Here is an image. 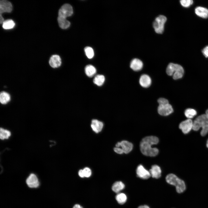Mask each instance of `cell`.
Returning <instances> with one entry per match:
<instances>
[{
  "label": "cell",
  "instance_id": "13",
  "mask_svg": "<svg viewBox=\"0 0 208 208\" xmlns=\"http://www.w3.org/2000/svg\"><path fill=\"white\" fill-rule=\"evenodd\" d=\"M49 63L50 66L53 68H56L59 67L62 63L61 59L58 55H52L50 58Z\"/></svg>",
  "mask_w": 208,
  "mask_h": 208
},
{
  "label": "cell",
  "instance_id": "11",
  "mask_svg": "<svg viewBox=\"0 0 208 208\" xmlns=\"http://www.w3.org/2000/svg\"><path fill=\"white\" fill-rule=\"evenodd\" d=\"M12 9L11 3L6 0H1L0 1V15L5 12H11Z\"/></svg>",
  "mask_w": 208,
  "mask_h": 208
},
{
  "label": "cell",
  "instance_id": "7",
  "mask_svg": "<svg viewBox=\"0 0 208 208\" xmlns=\"http://www.w3.org/2000/svg\"><path fill=\"white\" fill-rule=\"evenodd\" d=\"M116 147L120 148L123 153L128 154L132 150L133 145L132 144L127 140H123L118 142L116 145Z\"/></svg>",
  "mask_w": 208,
  "mask_h": 208
},
{
  "label": "cell",
  "instance_id": "17",
  "mask_svg": "<svg viewBox=\"0 0 208 208\" xmlns=\"http://www.w3.org/2000/svg\"><path fill=\"white\" fill-rule=\"evenodd\" d=\"M151 82V78L148 75H143L140 78V84L143 87L147 88L148 87L150 86Z\"/></svg>",
  "mask_w": 208,
  "mask_h": 208
},
{
  "label": "cell",
  "instance_id": "18",
  "mask_svg": "<svg viewBox=\"0 0 208 208\" xmlns=\"http://www.w3.org/2000/svg\"><path fill=\"white\" fill-rule=\"evenodd\" d=\"M196 14L198 16L203 18L208 17V9L205 7L198 6L195 10Z\"/></svg>",
  "mask_w": 208,
  "mask_h": 208
},
{
  "label": "cell",
  "instance_id": "21",
  "mask_svg": "<svg viewBox=\"0 0 208 208\" xmlns=\"http://www.w3.org/2000/svg\"><path fill=\"white\" fill-rule=\"evenodd\" d=\"M11 97L10 94L5 91H2L0 93V101L2 104H5L10 101Z\"/></svg>",
  "mask_w": 208,
  "mask_h": 208
},
{
  "label": "cell",
  "instance_id": "38",
  "mask_svg": "<svg viewBox=\"0 0 208 208\" xmlns=\"http://www.w3.org/2000/svg\"><path fill=\"white\" fill-rule=\"evenodd\" d=\"M206 146L208 148V139L207 140Z\"/></svg>",
  "mask_w": 208,
  "mask_h": 208
},
{
  "label": "cell",
  "instance_id": "30",
  "mask_svg": "<svg viewBox=\"0 0 208 208\" xmlns=\"http://www.w3.org/2000/svg\"><path fill=\"white\" fill-rule=\"evenodd\" d=\"M84 177L86 178L90 177L92 174L91 171L90 169L88 167L85 168L83 169Z\"/></svg>",
  "mask_w": 208,
  "mask_h": 208
},
{
  "label": "cell",
  "instance_id": "12",
  "mask_svg": "<svg viewBox=\"0 0 208 208\" xmlns=\"http://www.w3.org/2000/svg\"><path fill=\"white\" fill-rule=\"evenodd\" d=\"M26 182L30 188H37L39 185V182L36 176L34 174H31L27 178Z\"/></svg>",
  "mask_w": 208,
  "mask_h": 208
},
{
  "label": "cell",
  "instance_id": "4",
  "mask_svg": "<svg viewBox=\"0 0 208 208\" xmlns=\"http://www.w3.org/2000/svg\"><path fill=\"white\" fill-rule=\"evenodd\" d=\"M168 75L173 76L174 80L181 78L183 76L184 70L183 67L178 64L172 63H169L166 69Z\"/></svg>",
  "mask_w": 208,
  "mask_h": 208
},
{
  "label": "cell",
  "instance_id": "22",
  "mask_svg": "<svg viewBox=\"0 0 208 208\" xmlns=\"http://www.w3.org/2000/svg\"><path fill=\"white\" fill-rule=\"evenodd\" d=\"M85 71L86 75L90 77L93 76L96 71L95 67L91 65H87L85 68Z\"/></svg>",
  "mask_w": 208,
  "mask_h": 208
},
{
  "label": "cell",
  "instance_id": "24",
  "mask_svg": "<svg viewBox=\"0 0 208 208\" xmlns=\"http://www.w3.org/2000/svg\"><path fill=\"white\" fill-rule=\"evenodd\" d=\"M105 79V77L104 75H98L94 78L93 82L96 85L101 86L104 83Z\"/></svg>",
  "mask_w": 208,
  "mask_h": 208
},
{
  "label": "cell",
  "instance_id": "28",
  "mask_svg": "<svg viewBox=\"0 0 208 208\" xmlns=\"http://www.w3.org/2000/svg\"><path fill=\"white\" fill-rule=\"evenodd\" d=\"M84 51L86 56L89 59L92 58L94 56V52L93 49L89 47H86Z\"/></svg>",
  "mask_w": 208,
  "mask_h": 208
},
{
  "label": "cell",
  "instance_id": "29",
  "mask_svg": "<svg viewBox=\"0 0 208 208\" xmlns=\"http://www.w3.org/2000/svg\"><path fill=\"white\" fill-rule=\"evenodd\" d=\"M181 5L185 7H188L192 5L193 3L192 0H181L180 1Z\"/></svg>",
  "mask_w": 208,
  "mask_h": 208
},
{
  "label": "cell",
  "instance_id": "31",
  "mask_svg": "<svg viewBox=\"0 0 208 208\" xmlns=\"http://www.w3.org/2000/svg\"><path fill=\"white\" fill-rule=\"evenodd\" d=\"M159 105H163L169 103L168 100L165 98H160L157 100Z\"/></svg>",
  "mask_w": 208,
  "mask_h": 208
},
{
  "label": "cell",
  "instance_id": "10",
  "mask_svg": "<svg viewBox=\"0 0 208 208\" xmlns=\"http://www.w3.org/2000/svg\"><path fill=\"white\" fill-rule=\"evenodd\" d=\"M136 172L137 176L142 179H148L151 176L149 171L147 170L141 164L139 165L137 167Z\"/></svg>",
  "mask_w": 208,
  "mask_h": 208
},
{
  "label": "cell",
  "instance_id": "34",
  "mask_svg": "<svg viewBox=\"0 0 208 208\" xmlns=\"http://www.w3.org/2000/svg\"><path fill=\"white\" fill-rule=\"evenodd\" d=\"M78 174L79 176L81 178L85 177L83 170L81 169L79 170Z\"/></svg>",
  "mask_w": 208,
  "mask_h": 208
},
{
  "label": "cell",
  "instance_id": "35",
  "mask_svg": "<svg viewBox=\"0 0 208 208\" xmlns=\"http://www.w3.org/2000/svg\"><path fill=\"white\" fill-rule=\"evenodd\" d=\"M73 208H83V207L80 205L76 204L73 206Z\"/></svg>",
  "mask_w": 208,
  "mask_h": 208
},
{
  "label": "cell",
  "instance_id": "19",
  "mask_svg": "<svg viewBox=\"0 0 208 208\" xmlns=\"http://www.w3.org/2000/svg\"><path fill=\"white\" fill-rule=\"evenodd\" d=\"M124 184L121 181H117L114 183L112 186V190L114 192L118 193L125 187Z\"/></svg>",
  "mask_w": 208,
  "mask_h": 208
},
{
  "label": "cell",
  "instance_id": "20",
  "mask_svg": "<svg viewBox=\"0 0 208 208\" xmlns=\"http://www.w3.org/2000/svg\"><path fill=\"white\" fill-rule=\"evenodd\" d=\"M57 21L60 27L63 29L68 28L70 26V22L66 18L58 17Z\"/></svg>",
  "mask_w": 208,
  "mask_h": 208
},
{
  "label": "cell",
  "instance_id": "2",
  "mask_svg": "<svg viewBox=\"0 0 208 208\" xmlns=\"http://www.w3.org/2000/svg\"><path fill=\"white\" fill-rule=\"evenodd\" d=\"M201 128L200 134L205 136L208 133V118L205 114L198 116L193 122V130L197 131Z\"/></svg>",
  "mask_w": 208,
  "mask_h": 208
},
{
  "label": "cell",
  "instance_id": "9",
  "mask_svg": "<svg viewBox=\"0 0 208 208\" xmlns=\"http://www.w3.org/2000/svg\"><path fill=\"white\" fill-rule=\"evenodd\" d=\"M173 111V108L170 104L163 105H159L158 107V112L160 115L163 116H168Z\"/></svg>",
  "mask_w": 208,
  "mask_h": 208
},
{
  "label": "cell",
  "instance_id": "36",
  "mask_svg": "<svg viewBox=\"0 0 208 208\" xmlns=\"http://www.w3.org/2000/svg\"><path fill=\"white\" fill-rule=\"evenodd\" d=\"M138 208H150L149 207L146 205H142L139 206Z\"/></svg>",
  "mask_w": 208,
  "mask_h": 208
},
{
  "label": "cell",
  "instance_id": "6",
  "mask_svg": "<svg viewBox=\"0 0 208 208\" xmlns=\"http://www.w3.org/2000/svg\"><path fill=\"white\" fill-rule=\"evenodd\" d=\"M73 13L72 6L69 4L66 3L63 5L60 8L58 12V16L66 18L72 15Z\"/></svg>",
  "mask_w": 208,
  "mask_h": 208
},
{
  "label": "cell",
  "instance_id": "23",
  "mask_svg": "<svg viewBox=\"0 0 208 208\" xmlns=\"http://www.w3.org/2000/svg\"><path fill=\"white\" fill-rule=\"evenodd\" d=\"M116 199L119 204L123 205L126 202L127 197L125 194L119 193L116 195Z\"/></svg>",
  "mask_w": 208,
  "mask_h": 208
},
{
  "label": "cell",
  "instance_id": "14",
  "mask_svg": "<svg viewBox=\"0 0 208 208\" xmlns=\"http://www.w3.org/2000/svg\"><path fill=\"white\" fill-rule=\"evenodd\" d=\"M149 171L151 176L153 178L157 179L161 176V169L159 166L157 165H153Z\"/></svg>",
  "mask_w": 208,
  "mask_h": 208
},
{
  "label": "cell",
  "instance_id": "25",
  "mask_svg": "<svg viewBox=\"0 0 208 208\" xmlns=\"http://www.w3.org/2000/svg\"><path fill=\"white\" fill-rule=\"evenodd\" d=\"M2 24L3 28L5 29H12L15 25L14 22L11 19L5 20Z\"/></svg>",
  "mask_w": 208,
  "mask_h": 208
},
{
  "label": "cell",
  "instance_id": "32",
  "mask_svg": "<svg viewBox=\"0 0 208 208\" xmlns=\"http://www.w3.org/2000/svg\"><path fill=\"white\" fill-rule=\"evenodd\" d=\"M202 52L205 57H208V46H206L203 49Z\"/></svg>",
  "mask_w": 208,
  "mask_h": 208
},
{
  "label": "cell",
  "instance_id": "16",
  "mask_svg": "<svg viewBox=\"0 0 208 208\" xmlns=\"http://www.w3.org/2000/svg\"><path fill=\"white\" fill-rule=\"evenodd\" d=\"M143 66V63L142 62L137 58L133 59L130 63V68L135 71H138L141 70Z\"/></svg>",
  "mask_w": 208,
  "mask_h": 208
},
{
  "label": "cell",
  "instance_id": "26",
  "mask_svg": "<svg viewBox=\"0 0 208 208\" xmlns=\"http://www.w3.org/2000/svg\"><path fill=\"white\" fill-rule=\"evenodd\" d=\"M11 133L9 131L1 128L0 129V138L1 140L7 139L11 135Z\"/></svg>",
  "mask_w": 208,
  "mask_h": 208
},
{
  "label": "cell",
  "instance_id": "27",
  "mask_svg": "<svg viewBox=\"0 0 208 208\" xmlns=\"http://www.w3.org/2000/svg\"><path fill=\"white\" fill-rule=\"evenodd\" d=\"M196 114V111L193 109H187L185 112V115L188 119H190L193 118Z\"/></svg>",
  "mask_w": 208,
  "mask_h": 208
},
{
  "label": "cell",
  "instance_id": "37",
  "mask_svg": "<svg viewBox=\"0 0 208 208\" xmlns=\"http://www.w3.org/2000/svg\"><path fill=\"white\" fill-rule=\"evenodd\" d=\"M205 114L206 115V116L208 118V109L206 110V112Z\"/></svg>",
  "mask_w": 208,
  "mask_h": 208
},
{
  "label": "cell",
  "instance_id": "33",
  "mask_svg": "<svg viewBox=\"0 0 208 208\" xmlns=\"http://www.w3.org/2000/svg\"><path fill=\"white\" fill-rule=\"evenodd\" d=\"M114 150L116 153L118 154H121L123 153L121 149L119 147H115Z\"/></svg>",
  "mask_w": 208,
  "mask_h": 208
},
{
  "label": "cell",
  "instance_id": "5",
  "mask_svg": "<svg viewBox=\"0 0 208 208\" xmlns=\"http://www.w3.org/2000/svg\"><path fill=\"white\" fill-rule=\"evenodd\" d=\"M166 20V17L163 15H160L155 18L153 23V27L156 33L161 34L163 32Z\"/></svg>",
  "mask_w": 208,
  "mask_h": 208
},
{
  "label": "cell",
  "instance_id": "8",
  "mask_svg": "<svg viewBox=\"0 0 208 208\" xmlns=\"http://www.w3.org/2000/svg\"><path fill=\"white\" fill-rule=\"evenodd\" d=\"M193 122L191 119H188L180 123L179 128L185 134L189 133L192 129Z\"/></svg>",
  "mask_w": 208,
  "mask_h": 208
},
{
  "label": "cell",
  "instance_id": "3",
  "mask_svg": "<svg viewBox=\"0 0 208 208\" xmlns=\"http://www.w3.org/2000/svg\"><path fill=\"white\" fill-rule=\"evenodd\" d=\"M166 180L169 184L175 187L176 190L179 193H183L186 190V186L184 181L173 174H168L166 177Z\"/></svg>",
  "mask_w": 208,
  "mask_h": 208
},
{
  "label": "cell",
  "instance_id": "1",
  "mask_svg": "<svg viewBox=\"0 0 208 208\" xmlns=\"http://www.w3.org/2000/svg\"><path fill=\"white\" fill-rule=\"evenodd\" d=\"M159 141L158 138L155 136H150L144 138L140 144V149L142 153L148 156L154 157L157 155L159 153L158 149L152 146L157 144Z\"/></svg>",
  "mask_w": 208,
  "mask_h": 208
},
{
  "label": "cell",
  "instance_id": "15",
  "mask_svg": "<svg viewBox=\"0 0 208 208\" xmlns=\"http://www.w3.org/2000/svg\"><path fill=\"white\" fill-rule=\"evenodd\" d=\"M91 127L92 130L96 133H98L101 131L103 126V123L96 119L92 120Z\"/></svg>",
  "mask_w": 208,
  "mask_h": 208
}]
</instances>
